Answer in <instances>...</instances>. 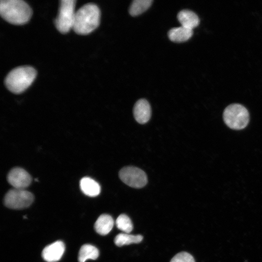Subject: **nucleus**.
Segmentation results:
<instances>
[{"mask_svg":"<svg viewBox=\"0 0 262 262\" xmlns=\"http://www.w3.org/2000/svg\"><path fill=\"white\" fill-rule=\"evenodd\" d=\"M143 236L141 235H131L128 233H120L117 235L114 242L118 246L130 245L132 243H139L142 241Z\"/></svg>","mask_w":262,"mask_h":262,"instance_id":"nucleus-16","label":"nucleus"},{"mask_svg":"<svg viewBox=\"0 0 262 262\" xmlns=\"http://www.w3.org/2000/svg\"><path fill=\"white\" fill-rule=\"evenodd\" d=\"M80 186L82 193L90 197L97 196L100 193V185L89 177L82 178L80 182Z\"/></svg>","mask_w":262,"mask_h":262,"instance_id":"nucleus-12","label":"nucleus"},{"mask_svg":"<svg viewBox=\"0 0 262 262\" xmlns=\"http://www.w3.org/2000/svg\"><path fill=\"white\" fill-rule=\"evenodd\" d=\"M0 14L4 20L10 23L21 25L29 20L32 10L26 2L21 0H1Z\"/></svg>","mask_w":262,"mask_h":262,"instance_id":"nucleus-2","label":"nucleus"},{"mask_svg":"<svg viewBox=\"0 0 262 262\" xmlns=\"http://www.w3.org/2000/svg\"><path fill=\"white\" fill-rule=\"evenodd\" d=\"M225 124L230 129L240 130L247 125L249 115L247 109L243 105L233 103L228 106L223 112Z\"/></svg>","mask_w":262,"mask_h":262,"instance_id":"nucleus-4","label":"nucleus"},{"mask_svg":"<svg viewBox=\"0 0 262 262\" xmlns=\"http://www.w3.org/2000/svg\"><path fill=\"white\" fill-rule=\"evenodd\" d=\"M170 262H195L193 257L186 252H181L176 254Z\"/></svg>","mask_w":262,"mask_h":262,"instance_id":"nucleus-19","label":"nucleus"},{"mask_svg":"<svg viewBox=\"0 0 262 262\" xmlns=\"http://www.w3.org/2000/svg\"><path fill=\"white\" fill-rule=\"evenodd\" d=\"M65 250L64 243L61 241H57L44 248L42 252V257L47 262H56L61 259Z\"/></svg>","mask_w":262,"mask_h":262,"instance_id":"nucleus-9","label":"nucleus"},{"mask_svg":"<svg viewBox=\"0 0 262 262\" xmlns=\"http://www.w3.org/2000/svg\"><path fill=\"white\" fill-rule=\"evenodd\" d=\"M7 180L15 188L24 189L30 185L32 178L24 169L16 167L9 172Z\"/></svg>","mask_w":262,"mask_h":262,"instance_id":"nucleus-8","label":"nucleus"},{"mask_svg":"<svg viewBox=\"0 0 262 262\" xmlns=\"http://www.w3.org/2000/svg\"><path fill=\"white\" fill-rule=\"evenodd\" d=\"M76 1L74 0H62L60 3L58 16L55 20L57 30L62 33H66L72 28L75 13Z\"/></svg>","mask_w":262,"mask_h":262,"instance_id":"nucleus-5","label":"nucleus"},{"mask_svg":"<svg viewBox=\"0 0 262 262\" xmlns=\"http://www.w3.org/2000/svg\"><path fill=\"white\" fill-rule=\"evenodd\" d=\"M100 16V10L96 5L85 4L75 13L72 29L78 34H88L98 27Z\"/></svg>","mask_w":262,"mask_h":262,"instance_id":"nucleus-1","label":"nucleus"},{"mask_svg":"<svg viewBox=\"0 0 262 262\" xmlns=\"http://www.w3.org/2000/svg\"><path fill=\"white\" fill-rule=\"evenodd\" d=\"M36 75V70L32 67H18L8 74L5 80V84L11 92L16 94L20 93L32 84Z\"/></svg>","mask_w":262,"mask_h":262,"instance_id":"nucleus-3","label":"nucleus"},{"mask_svg":"<svg viewBox=\"0 0 262 262\" xmlns=\"http://www.w3.org/2000/svg\"><path fill=\"white\" fill-rule=\"evenodd\" d=\"M120 180L127 185L141 188L147 183V177L145 172L141 169L134 166H126L119 172Z\"/></svg>","mask_w":262,"mask_h":262,"instance_id":"nucleus-7","label":"nucleus"},{"mask_svg":"<svg viewBox=\"0 0 262 262\" xmlns=\"http://www.w3.org/2000/svg\"><path fill=\"white\" fill-rule=\"evenodd\" d=\"M115 223L117 228L125 233H129L132 230V222L130 217L125 214L119 215Z\"/></svg>","mask_w":262,"mask_h":262,"instance_id":"nucleus-18","label":"nucleus"},{"mask_svg":"<svg viewBox=\"0 0 262 262\" xmlns=\"http://www.w3.org/2000/svg\"><path fill=\"white\" fill-rule=\"evenodd\" d=\"M114 221L111 216L107 214L100 215L96 220L94 228L96 231L101 235L108 234L114 226Z\"/></svg>","mask_w":262,"mask_h":262,"instance_id":"nucleus-13","label":"nucleus"},{"mask_svg":"<svg viewBox=\"0 0 262 262\" xmlns=\"http://www.w3.org/2000/svg\"><path fill=\"white\" fill-rule=\"evenodd\" d=\"M33 200L34 196L31 192L25 189L14 188L6 194L4 203L9 208L21 209L30 206Z\"/></svg>","mask_w":262,"mask_h":262,"instance_id":"nucleus-6","label":"nucleus"},{"mask_svg":"<svg viewBox=\"0 0 262 262\" xmlns=\"http://www.w3.org/2000/svg\"><path fill=\"white\" fill-rule=\"evenodd\" d=\"M152 1V0H133L130 7V14L133 16L142 14L150 6Z\"/></svg>","mask_w":262,"mask_h":262,"instance_id":"nucleus-17","label":"nucleus"},{"mask_svg":"<svg viewBox=\"0 0 262 262\" xmlns=\"http://www.w3.org/2000/svg\"><path fill=\"white\" fill-rule=\"evenodd\" d=\"M99 256L98 249L90 244H85L81 247L79 254V262H85L88 259L96 260Z\"/></svg>","mask_w":262,"mask_h":262,"instance_id":"nucleus-15","label":"nucleus"},{"mask_svg":"<svg viewBox=\"0 0 262 262\" xmlns=\"http://www.w3.org/2000/svg\"><path fill=\"white\" fill-rule=\"evenodd\" d=\"M193 33V30L180 26L170 30L168 36L172 41L180 42L188 40L192 36Z\"/></svg>","mask_w":262,"mask_h":262,"instance_id":"nucleus-14","label":"nucleus"},{"mask_svg":"<svg viewBox=\"0 0 262 262\" xmlns=\"http://www.w3.org/2000/svg\"><path fill=\"white\" fill-rule=\"evenodd\" d=\"M133 112L135 119L140 124L147 123L151 116L150 104L145 99H140L135 103Z\"/></svg>","mask_w":262,"mask_h":262,"instance_id":"nucleus-10","label":"nucleus"},{"mask_svg":"<svg viewBox=\"0 0 262 262\" xmlns=\"http://www.w3.org/2000/svg\"><path fill=\"white\" fill-rule=\"evenodd\" d=\"M178 20L181 26L193 30L199 23L198 16L193 11L189 10H183L178 14Z\"/></svg>","mask_w":262,"mask_h":262,"instance_id":"nucleus-11","label":"nucleus"}]
</instances>
